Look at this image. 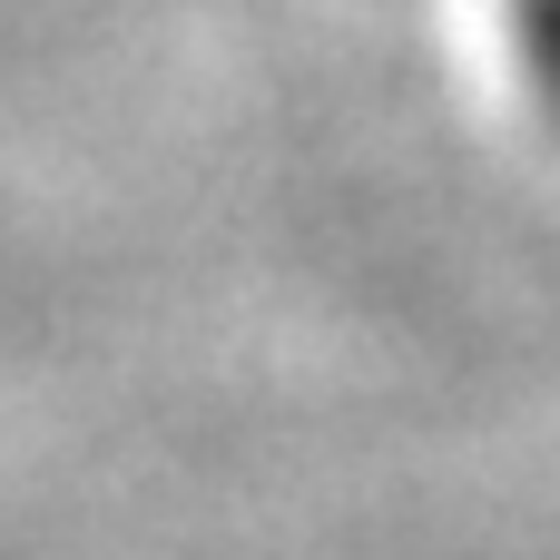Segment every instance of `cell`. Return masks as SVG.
Listing matches in <instances>:
<instances>
[{
	"label": "cell",
	"instance_id": "1",
	"mask_svg": "<svg viewBox=\"0 0 560 560\" xmlns=\"http://www.w3.org/2000/svg\"><path fill=\"white\" fill-rule=\"evenodd\" d=\"M512 39H522V69H532L541 108L560 118V0H512Z\"/></svg>",
	"mask_w": 560,
	"mask_h": 560
}]
</instances>
